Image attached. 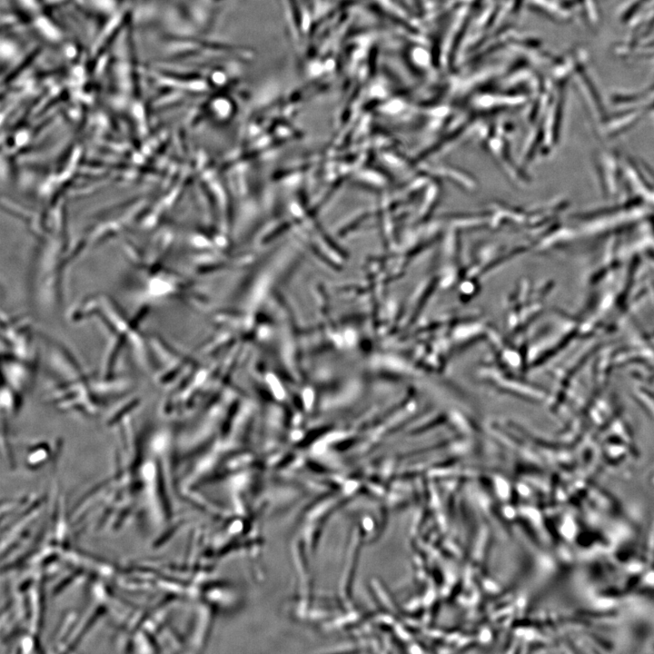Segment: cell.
<instances>
[{"label":"cell","instance_id":"cell-1","mask_svg":"<svg viewBox=\"0 0 654 654\" xmlns=\"http://www.w3.org/2000/svg\"><path fill=\"white\" fill-rule=\"evenodd\" d=\"M47 378L44 399L57 411L84 418H96L108 401L124 396L130 382L117 376L89 373L63 344L45 336Z\"/></svg>","mask_w":654,"mask_h":654},{"label":"cell","instance_id":"cell-2","mask_svg":"<svg viewBox=\"0 0 654 654\" xmlns=\"http://www.w3.org/2000/svg\"><path fill=\"white\" fill-rule=\"evenodd\" d=\"M148 313V309L140 308L131 316L110 297L92 295L72 307L68 317L72 322H95L104 331L107 337V348L100 375L111 378L115 376L118 360L126 350L143 369L152 372L149 341L141 329Z\"/></svg>","mask_w":654,"mask_h":654},{"label":"cell","instance_id":"cell-3","mask_svg":"<svg viewBox=\"0 0 654 654\" xmlns=\"http://www.w3.org/2000/svg\"><path fill=\"white\" fill-rule=\"evenodd\" d=\"M2 355L38 364L35 333L28 316L2 312Z\"/></svg>","mask_w":654,"mask_h":654}]
</instances>
